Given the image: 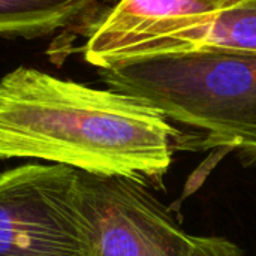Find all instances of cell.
I'll list each match as a JSON object with an SVG mask.
<instances>
[{
	"label": "cell",
	"mask_w": 256,
	"mask_h": 256,
	"mask_svg": "<svg viewBox=\"0 0 256 256\" xmlns=\"http://www.w3.org/2000/svg\"><path fill=\"white\" fill-rule=\"evenodd\" d=\"M112 6L110 0H0V36L33 39L76 24L90 33Z\"/></svg>",
	"instance_id": "7"
},
{
	"label": "cell",
	"mask_w": 256,
	"mask_h": 256,
	"mask_svg": "<svg viewBox=\"0 0 256 256\" xmlns=\"http://www.w3.org/2000/svg\"><path fill=\"white\" fill-rule=\"evenodd\" d=\"M110 2H111V3H112V4H116V3H117V2H118V0H110Z\"/></svg>",
	"instance_id": "9"
},
{
	"label": "cell",
	"mask_w": 256,
	"mask_h": 256,
	"mask_svg": "<svg viewBox=\"0 0 256 256\" xmlns=\"http://www.w3.org/2000/svg\"><path fill=\"white\" fill-rule=\"evenodd\" d=\"M183 134L150 105L20 66L0 80V158L162 186Z\"/></svg>",
	"instance_id": "1"
},
{
	"label": "cell",
	"mask_w": 256,
	"mask_h": 256,
	"mask_svg": "<svg viewBox=\"0 0 256 256\" xmlns=\"http://www.w3.org/2000/svg\"><path fill=\"white\" fill-rule=\"evenodd\" d=\"M186 50H224L256 54V0L189 15L178 30L138 46L124 60Z\"/></svg>",
	"instance_id": "6"
},
{
	"label": "cell",
	"mask_w": 256,
	"mask_h": 256,
	"mask_svg": "<svg viewBox=\"0 0 256 256\" xmlns=\"http://www.w3.org/2000/svg\"><path fill=\"white\" fill-rule=\"evenodd\" d=\"M76 180L57 164L0 172V256H93Z\"/></svg>",
	"instance_id": "4"
},
{
	"label": "cell",
	"mask_w": 256,
	"mask_h": 256,
	"mask_svg": "<svg viewBox=\"0 0 256 256\" xmlns=\"http://www.w3.org/2000/svg\"><path fill=\"white\" fill-rule=\"evenodd\" d=\"M93 256H244L234 242L184 231L148 186L78 171Z\"/></svg>",
	"instance_id": "3"
},
{
	"label": "cell",
	"mask_w": 256,
	"mask_h": 256,
	"mask_svg": "<svg viewBox=\"0 0 256 256\" xmlns=\"http://www.w3.org/2000/svg\"><path fill=\"white\" fill-rule=\"evenodd\" d=\"M108 88L198 130L202 147H226L256 165V54L224 50L156 52L99 69Z\"/></svg>",
	"instance_id": "2"
},
{
	"label": "cell",
	"mask_w": 256,
	"mask_h": 256,
	"mask_svg": "<svg viewBox=\"0 0 256 256\" xmlns=\"http://www.w3.org/2000/svg\"><path fill=\"white\" fill-rule=\"evenodd\" d=\"M198 2L206 3V4L212 6L213 9H225V8H230V6H236V4L244 3L248 0H198Z\"/></svg>",
	"instance_id": "8"
},
{
	"label": "cell",
	"mask_w": 256,
	"mask_h": 256,
	"mask_svg": "<svg viewBox=\"0 0 256 256\" xmlns=\"http://www.w3.org/2000/svg\"><path fill=\"white\" fill-rule=\"evenodd\" d=\"M216 10L198 0H118L88 33L84 58L98 69L124 60L138 46L176 32L188 15Z\"/></svg>",
	"instance_id": "5"
}]
</instances>
